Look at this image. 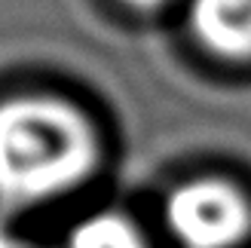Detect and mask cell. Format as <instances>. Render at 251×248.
<instances>
[{
    "mask_svg": "<svg viewBox=\"0 0 251 248\" xmlns=\"http://www.w3.org/2000/svg\"><path fill=\"white\" fill-rule=\"evenodd\" d=\"M98 159L101 138L77 104L55 95L0 101V199H55L89 181Z\"/></svg>",
    "mask_w": 251,
    "mask_h": 248,
    "instance_id": "6da1fadb",
    "label": "cell"
},
{
    "mask_svg": "<svg viewBox=\"0 0 251 248\" xmlns=\"http://www.w3.org/2000/svg\"><path fill=\"white\" fill-rule=\"evenodd\" d=\"M166 227L181 248H236L251 233V202L230 181L196 178L169 193Z\"/></svg>",
    "mask_w": 251,
    "mask_h": 248,
    "instance_id": "7a4b0ae2",
    "label": "cell"
},
{
    "mask_svg": "<svg viewBox=\"0 0 251 248\" xmlns=\"http://www.w3.org/2000/svg\"><path fill=\"white\" fill-rule=\"evenodd\" d=\"M199 46L227 61H251V0H190Z\"/></svg>",
    "mask_w": 251,
    "mask_h": 248,
    "instance_id": "3957f363",
    "label": "cell"
},
{
    "mask_svg": "<svg viewBox=\"0 0 251 248\" xmlns=\"http://www.w3.org/2000/svg\"><path fill=\"white\" fill-rule=\"evenodd\" d=\"M61 248H147V239L126 215L101 212L80 221Z\"/></svg>",
    "mask_w": 251,
    "mask_h": 248,
    "instance_id": "277c9868",
    "label": "cell"
},
{
    "mask_svg": "<svg viewBox=\"0 0 251 248\" xmlns=\"http://www.w3.org/2000/svg\"><path fill=\"white\" fill-rule=\"evenodd\" d=\"M126 6H132V9H156L162 3H169V0H123Z\"/></svg>",
    "mask_w": 251,
    "mask_h": 248,
    "instance_id": "5b68a950",
    "label": "cell"
}]
</instances>
